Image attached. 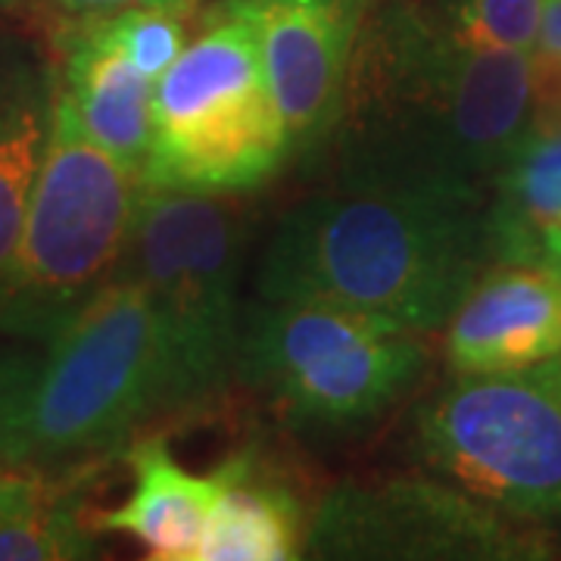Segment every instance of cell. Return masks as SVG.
<instances>
[{"label": "cell", "instance_id": "obj_17", "mask_svg": "<svg viewBox=\"0 0 561 561\" xmlns=\"http://www.w3.org/2000/svg\"><path fill=\"white\" fill-rule=\"evenodd\" d=\"M98 534L54 474L0 471V561L94 559Z\"/></svg>", "mask_w": 561, "mask_h": 561}, {"label": "cell", "instance_id": "obj_12", "mask_svg": "<svg viewBox=\"0 0 561 561\" xmlns=\"http://www.w3.org/2000/svg\"><path fill=\"white\" fill-rule=\"evenodd\" d=\"M57 84L88 138L144 179L153 144L157 81L122 54L94 16L66 22Z\"/></svg>", "mask_w": 561, "mask_h": 561}, {"label": "cell", "instance_id": "obj_6", "mask_svg": "<svg viewBox=\"0 0 561 561\" xmlns=\"http://www.w3.org/2000/svg\"><path fill=\"white\" fill-rule=\"evenodd\" d=\"M250 22L219 3L157 81L147 187L250 194L290 160Z\"/></svg>", "mask_w": 561, "mask_h": 561}, {"label": "cell", "instance_id": "obj_13", "mask_svg": "<svg viewBox=\"0 0 561 561\" xmlns=\"http://www.w3.org/2000/svg\"><path fill=\"white\" fill-rule=\"evenodd\" d=\"M128 500L94 518L98 530L125 534L153 561H197L216 500V474H191L165 437H140L128 453Z\"/></svg>", "mask_w": 561, "mask_h": 561}, {"label": "cell", "instance_id": "obj_20", "mask_svg": "<svg viewBox=\"0 0 561 561\" xmlns=\"http://www.w3.org/2000/svg\"><path fill=\"white\" fill-rule=\"evenodd\" d=\"M57 16L66 22L88 20V16H103L116 13L125 7H150V3H191V0H44Z\"/></svg>", "mask_w": 561, "mask_h": 561}, {"label": "cell", "instance_id": "obj_15", "mask_svg": "<svg viewBox=\"0 0 561 561\" xmlns=\"http://www.w3.org/2000/svg\"><path fill=\"white\" fill-rule=\"evenodd\" d=\"M57 116V66L0 50V280L16 253Z\"/></svg>", "mask_w": 561, "mask_h": 561}, {"label": "cell", "instance_id": "obj_19", "mask_svg": "<svg viewBox=\"0 0 561 561\" xmlns=\"http://www.w3.org/2000/svg\"><path fill=\"white\" fill-rule=\"evenodd\" d=\"M540 13L542 0H465L456 28L474 44L534 54Z\"/></svg>", "mask_w": 561, "mask_h": 561}, {"label": "cell", "instance_id": "obj_2", "mask_svg": "<svg viewBox=\"0 0 561 561\" xmlns=\"http://www.w3.org/2000/svg\"><path fill=\"white\" fill-rule=\"evenodd\" d=\"M496 265L486 201L331 187L294 203L265 243L260 300H324L431 334Z\"/></svg>", "mask_w": 561, "mask_h": 561}, {"label": "cell", "instance_id": "obj_1", "mask_svg": "<svg viewBox=\"0 0 561 561\" xmlns=\"http://www.w3.org/2000/svg\"><path fill=\"white\" fill-rule=\"evenodd\" d=\"M534 125L530 54L474 44L409 7L368 10L321 150L334 187L486 201Z\"/></svg>", "mask_w": 561, "mask_h": 561}, {"label": "cell", "instance_id": "obj_16", "mask_svg": "<svg viewBox=\"0 0 561 561\" xmlns=\"http://www.w3.org/2000/svg\"><path fill=\"white\" fill-rule=\"evenodd\" d=\"M216 481L197 561L302 559L309 522L290 486L262 474L250 459L221 465Z\"/></svg>", "mask_w": 561, "mask_h": 561}, {"label": "cell", "instance_id": "obj_22", "mask_svg": "<svg viewBox=\"0 0 561 561\" xmlns=\"http://www.w3.org/2000/svg\"><path fill=\"white\" fill-rule=\"evenodd\" d=\"M10 3H13V0H0V10H3V7H10Z\"/></svg>", "mask_w": 561, "mask_h": 561}, {"label": "cell", "instance_id": "obj_8", "mask_svg": "<svg viewBox=\"0 0 561 561\" xmlns=\"http://www.w3.org/2000/svg\"><path fill=\"white\" fill-rule=\"evenodd\" d=\"M421 465L512 522L561 518V353L518 371L461 375L421 402Z\"/></svg>", "mask_w": 561, "mask_h": 561}, {"label": "cell", "instance_id": "obj_10", "mask_svg": "<svg viewBox=\"0 0 561 561\" xmlns=\"http://www.w3.org/2000/svg\"><path fill=\"white\" fill-rule=\"evenodd\" d=\"M250 22L290 153L321 150L337 119L371 0H221Z\"/></svg>", "mask_w": 561, "mask_h": 561}, {"label": "cell", "instance_id": "obj_7", "mask_svg": "<svg viewBox=\"0 0 561 561\" xmlns=\"http://www.w3.org/2000/svg\"><path fill=\"white\" fill-rule=\"evenodd\" d=\"M424 334L324 300H260L243 316L238 375L294 427L378 421L421 381Z\"/></svg>", "mask_w": 561, "mask_h": 561}, {"label": "cell", "instance_id": "obj_18", "mask_svg": "<svg viewBox=\"0 0 561 561\" xmlns=\"http://www.w3.org/2000/svg\"><path fill=\"white\" fill-rule=\"evenodd\" d=\"M94 20L101 22L103 32L113 38V44L138 66L144 76L160 81L187 44L191 3L125 7L116 13L94 16Z\"/></svg>", "mask_w": 561, "mask_h": 561}, {"label": "cell", "instance_id": "obj_3", "mask_svg": "<svg viewBox=\"0 0 561 561\" xmlns=\"http://www.w3.org/2000/svg\"><path fill=\"white\" fill-rule=\"evenodd\" d=\"M153 415H169L160 324L147 290L119 275L28 365L0 471L79 468L125 446Z\"/></svg>", "mask_w": 561, "mask_h": 561}, {"label": "cell", "instance_id": "obj_9", "mask_svg": "<svg viewBox=\"0 0 561 561\" xmlns=\"http://www.w3.org/2000/svg\"><path fill=\"white\" fill-rule=\"evenodd\" d=\"M440 478L341 483L306 530L302 559H518L530 540Z\"/></svg>", "mask_w": 561, "mask_h": 561}, {"label": "cell", "instance_id": "obj_14", "mask_svg": "<svg viewBox=\"0 0 561 561\" xmlns=\"http://www.w3.org/2000/svg\"><path fill=\"white\" fill-rule=\"evenodd\" d=\"M493 260L561 272V119L534 122L493 179Z\"/></svg>", "mask_w": 561, "mask_h": 561}, {"label": "cell", "instance_id": "obj_21", "mask_svg": "<svg viewBox=\"0 0 561 561\" xmlns=\"http://www.w3.org/2000/svg\"><path fill=\"white\" fill-rule=\"evenodd\" d=\"M28 365H32V362L7 359V356H0V456H3L7 431H10L13 409H16V397H20V387L22 381H25Z\"/></svg>", "mask_w": 561, "mask_h": 561}, {"label": "cell", "instance_id": "obj_11", "mask_svg": "<svg viewBox=\"0 0 561 561\" xmlns=\"http://www.w3.org/2000/svg\"><path fill=\"white\" fill-rule=\"evenodd\" d=\"M453 371H518L561 353V272L500 262L443 324Z\"/></svg>", "mask_w": 561, "mask_h": 561}, {"label": "cell", "instance_id": "obj_4", "mask_svg": "<svg viewBox=\"0 0 561 561\" xmlns=\"http://www.w3.org/2000/svg\"><path fill=\"white\" fill-rule=\"evenodd\" d=\"M144 191L135 169L88 138L57 84L47 160L0 280V334L47 343L119 278Z\"/></svg>", "mask_w": 561, "mask_h": 561}, {"label": "cell", "instance_id": "obj_5", "mask_svg": "<svg viewBox=\"0 0 561 561\" xmlns=\"http://www.w3.org/2000/svg\"><path fill=\"white\" fill-rule=\"evenodd\" d=\"M250 216L241 194L147 187L119 275L153 302L165 353L169 415L197 409L238 375L241 272Z\"/></svg>", "mask_w": 561, "mask_h": 561}]
</instances>
